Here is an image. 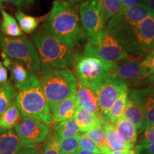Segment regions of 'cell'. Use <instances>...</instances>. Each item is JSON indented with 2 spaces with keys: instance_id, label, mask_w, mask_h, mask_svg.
Returning a JSON list of instances; mask_svg holds the SVG:
<instances>
[{
  "instance_id": "cell-16",
  "label": "cell",
  "mask_w": 154,
  "mask_h": 154,
  "mask_svg": "<svg viewBox=\"0 0 154 154\" xmlns=\"http://www.w3.org/2000/svg\"><path fill=\"white\" fill-rule=\"evenodd\" d=\"M2 57L4 60L3 65L9 69L11 79L14 82L15 87L18 89L29 80L33 74L31 73L22 63L11 60L4 52L2 54Z\"/></svg>"
},
{
  "instance_id": "cell-29",
  "label": "cell",
  "mask_w": 154,
  "mask_h": 154,
  "mask_svg": "<svg viewBox=\"0 0 154 154\" xmlns=\"http://www.w3.org/2000/svg\"><path fill=\"white\" fill-rule=\"evenodd\" d=\"M105 22H108L122 9L121 0H99Z\"/></svg>"
},
{
  "instance_id": "cell-2",
  "label": "cell",
  "mask_w": 154,
  "mask_h": 154,
  "mask_svg": "<svg viewBox=\"0 0 154 154\" xmlns=\"http://www.w3.org/2000/svg\"><path fill=\"white\" fill-rule=\"evenodd\" d=\"M105 29L129 56L142 57L154 48V17L151 14L140 22L107 23Z\"/></svg>"
},
{
  "instance_id": "cell-7",
  "label": "cell",
  "mask_w": 154,
  "mask_h": 154,
  "mask_svg": "<svg viewBox=\"0 0 154 154\" xmlns=\"http://www.w3.org/2000/svg\"><path fill=\"white\" fill-rule=\"evenodd\" d=\"M112 63L104 62L97 58L82 55L74 68L78 82L96 94L98 86L110 73Z\"/></svg>"
},
{
  "instance_id": "cell-31",
  "label": "cell",
  "mask_w": 154,
  "mask_h": 154,
  "mask_svg": "<svg viewBox=\"0 0 154 154\" xmlns=\"http://www.w3.org/2000/svg\"><path fill=\"white\" fill-rule=\"evenodd\" d=\"M141 64L146 78L154 75V48L143 58Z\"/></svg>"
},
{
  "instance_id": "cell-40",
  "label": "cell",
  "mask_w": 154,
  "mask_h": 154,
  "mask_svg": "<svg viewBox=\"0 0 154 154\" xmlns=\"http://www.w3.org/2000/svg\"><path fill=\"white\" fill-rule=\"evenodd\" d=\"M143 5L147 7L152 16L154 17V0H143Z\"/></svg>"
},
{
  "instance_id": "cell-44",
  "label": "cell",
  "mask_w": 154,
  "mask_h": 154,
  "mask_svg": "<svg viewBox=\"0 0 154 154\" xmlns=\"http://www.w3.org/2000/svg\"><path fill=\"white\" fill-rule=\"evenodd\" d=\"M72 1H74V2H79V1H81V0H72Z\"/></svg>"
},
{
  "instance_id": "cell-18",
  "label": "cell",
  "mask_w": 154,
  "mask_h": 154,
  "mask_svg": "<svg viewBox=\"0 0 154 154\" xmlns=\"http://www.w3.org/2000/svg\"><path fill=\"white\" fill-rule=\"evenodd\" d=\"M78 108L79 104L76 94H74L58 105L54 112L51 114V121H53L54 123L58 124L74 119Z\"/></svg>"
},
{
  "instance_id": "cell-9",
  "label": "cell",
  "mask_w": 154,
  "mask_h": 154,
  "mask_svg": "<svg viewBox=\"0 0 154 154\" xmlns=\"http://www.w3.org/2000/svg\"><path fill=\"white\" fill-rule=\"evenodd\" d=\"M80 24L88 43H93L104 30L105 20L99 0H87L79 7Z\"/></svg>"
},
{
  "instance_id": "cell-39",
  "label": "cell",
  "mask_w": 154,
  "mask_h": 154,
  "mask_svg": "<svg viewBox=\"0 0 154 154\" xmlns=\"http://www.w3.org/2000/svg\"><path fill=\"white\" fill-rule=\"evenodd\" d=\"M16 154H40V152L34 146H32V147L24 148Z\"/></svg>"
},
{
  "instance_id": "cell-4",
  "label": "cell",
  "mask_w": 154,
  "mask_h": 154,
  "mask_svg": "<svg viewBox=\"0 0 154 154\" xmlns=\"http://www.w3.org/2000/svg\"><path fill=\"white\" fill-rule=\"evenodd\" d=\"M15 103L24 117L36 119L49 126L51 124V111L39 81L34 74L24 85L18 88Z\"/></svg>"
},
{
  "instance_id": "cell-26",
  "label": "cell",
  "mask_w": 154,
  "mask_h": 154,
  "mask_svg": "<svg viewBox=\"0 0 154 154\" xmlns=\"http://www.w3.org/2000/svg\"><path fill=\"white\" fill-rule=\"evenodd\" d=\"M21 30L26 34H32L37 28L38 24L44 17H34L25 14L22 11H17L15 14Z\"/></svg>"
},
{
  "instance_id": "cell-24",
  "label": "cell",
  "mask_w": 154,
  "mask_h": 154,
  "mask_svg": "<svg viewBox=\"0 0 154 154\" xmlns=\"http://www.w3.org/2000/svg\"><path fill=\"white\" fill-rule=\"evenodd\" d=\"M21 116L22 114L14 101L0 116V128L13 129L20 121Z\"/></svg>"
},
{
  "instance_id": "cell-6",
  "label": "cell",
  "mask_w": 154,
  "mask_h": 154,
  "mask_svg": "<svg viewBox=\"0 0 154 154\" xmlns=\"http://www.w3.org/2000/svg\"><path fill=\"white\" fill-rule=\"evenodd\" d=\"M0 46L3 52L13 61L22 63L31 73L40 75L41 63L36 47L25 36H0Z\"/></svg>"
},
{
  "instance_id": "cell-27",
  "label": "cell",
  "mask_w": 154,
  "mask_h": 154,
  "mask_svg": "<svg viewBox=\"0 0 154 154\" xmlns=\"http://www.w3.org/2000/svg\"><path fill=\"white\" fill-rule=\"evenodd\" d=\"M54 130L59 138L73 137L79 135L80 132L74 119L58 123L54 127Z\"/></svg>"
},
{
  "instance_id": "cell-17",
  "label": "cell",
  "mask_w": 154,
  "mask_h": 154,
  "mask_svg": "<svg viewBox=\"0 0 154 154\" xmlns=\"http://www.w3.org/2000/svg\"><path fill=\"white\" fill-rule=\"evenodd\" d=\"M123 116L134 124L137 130L138 134H141L146 127L143 111L139 104L129 94L128 95Z\"/></svg>"
},
{
  "instance_id": "cell-21",
  "label": "cell",
  "mask_w": 154,
  "mask_h": 154,
  "mask_svg": "<svg viewBox=\"0 0 154 154\" xmlns=\"http://www.w3.org/2000/svg\"><path fill=\"white\" fill-rule=\"evenodd\" d=\"M114 126L119 136L123 141L135 146L137 142L138 132L131 121L122 116Z\"/></svg>"
},
{
  "instance_id": "cell-11",
  "label": "cell",
  "mask_w": 154,
  "mask_h": 154,
  "mask_svg": "<svg viewBox=\"0 0 154 154\" xmlns=\"http://www.w3.org/2000/svg\"><path fill=\"white\" fill-rule=\"evenodd\" d=\"M128 86L126 83L115 78L110 73L102 81L96 92L101 116L106 118L111 106L121 91L128 88Z\"/></svg>"
},
{
  "instance_id": "cell-42",
  "label": "cell",
  "mask_w": 154,
  "mask_h": 154,
  "mask_svg": "<svg viewBox=\"0 0 154 154\" xmlns=\"http://www.w3.org/2000/svg\"><path fill=\"white\" fill-rule=\"evenodd\" d=\"M75 154H97L94 152L89 151V150L86 149H79L77 150L76 153Z\"/></svg>"
},
{
  "instance_id": "cell-14",
  "label": "cell",
  "mask_w": 154,
  "mask_h": 154,
  "mask_svg": "<svg viewBox=\"0 0 154 154\" xmlns=\"http://www.w3.org/2000/svg\"><path fill=\"white\" fill-rule=\"evenodd\" d=\"M76 96L79 106L101 119L97 96L92 90L78 82Z\"/></svg>"
},
{
  "instance_id": "cell-15",
  "label": "cell",
  "mask_w": 154,
  "mask_h": 154,
  "mask_svg": "<svg viewBox=\"0 0 154 154\" xmlns=\"http://www.w3.org/2000/svg\"><path fill=\"white\" fill-rule=\"evenodd\" d=\"M34 146L25 145L13 129L0 128V154H16L24 148Z\"/></svg>"
},
{
  "instance_id": "cell-12",
  "label": "cell",
  "mask_w": 154,
  "mask_h": 154,
  "mask_svg": "<svg viewBox=\"0 0 154 154\" xmlns=\"http://www.w3.org/2000/svg\"><path fill=\"white\" fill-rule=\"evenodd\" d=\"M14 131L23 143L34 146L46 140L50 134L49 126L41 121L27 117L21 119L14 127Z\"/></svg>"
},
{
  "instance_id": "cell-34",
  "label": "cell",
  "mask_w": 154,
  "mask_h": 154,
  "mask_svg": "<svg viewBox=\"0 0 154 154\" xmlns=\"http://www.w3.org/2000/svg\"><path fill=\"white\" fill-rule=\"evenodd\" d=\"M40 154H60L59 149V137L57 135L48 142Z\"/></svg>"
},
{
  "instance_id": "cell-23",
  "label": "cell",
  "mask_w": 154,
  "mask_h": 154,
  "mask_svg": "<svg viewBox=\"0 0 154 154\" xmlns=\"http://www.w3.org/2000/svg\"><path fill=\"white\" fill-rule=\"evenodd\" d=\"M1 13L2 16V21L0 25L2 33L9 37L15 38L22 36L23 32L17 24L16 19L4 9H1Z\"/></svg>"
},
{
  "instance_id": "cell-19",
  "label": "cell",
  "mask_w": 154,
  "mask_h": 154,
  "mask_svg": "<svg viewBox=\"0 0 154 154\" xmlns=\"http://www.w3.org/2000/svg\"><path fill=\"white\" fill-rule=\"evenodd\" d=\"M101 126L104 129L106 135L107 145L109 150L112 151H118V150L133 149L134 146L131 145L123 141L121 139L116 131L114 125L111 124L106 118L101 116Z\"/></svg>"
},
{
  "instance_id": "cell-45",
  "label": "cell",
  "mask_w": 154,
  "mask_h": 154,
  "mask_svg": "<svg viewBox=\"0 0 154 154\" xmlns=\"http://www.w3.org/2000/svg\"><path fill=\"white\" fill-rule=\"evenodd\" d=\"M103 154H111L110 152H108V153H103Z\"/></svg>"
},
{
  "instance_id": "cell-20",
  "label": "cell",
  "mask_w": 154,
  "mask_h": 154,
  "mask_svg": "<svg viewBox=\"0 0 154 154\" xmlns=\"http://www.w3.org/2000/svg\"><path fill=\"white\" fill-rule=\"evenodd\" d=\"M74 119L80 132L86 133L92 128L101 126V119L79 106L75 113Z\"/></svg>"
},
{
  "instance_id": "cell-25",
  "label": "cell",
  "mask_w": 154,
  "mask_h": 154,
  "mask_svg": "<svg viewBox=\"0 0 154 154\" xmlns=\"http://www.w3.org/2000/svg\"><path fill=\"white\" fill-rule=\"evenodd\" d=\"M16 96V90L11 82L0 84V116L14 103Z\"/></svg>"
},
{
  "instance_id": "cell-41",
  "label": "cell",
  "mask_w": 154,
  "mask_h": 154,
  "mask_svg": "<svg viewBox=\"0 0 154 154\" xmlns=\"http://www.w3.org/2000/svg\"><path fill=\"white\" fill-rule=\"evenodd\" d=\"M135 149H126V150H118V151H110L111 154H135Z\"/></svg>"
},
{
  "instance_id": "cell-5",
  "label": "cell",
  "mask_w": 154,
  "mask_h": 154,
  "mask_svg": "<svg viewBox=\"0 0 154 154\" xmlns=\"http://www.w3.org/2000/svg\"><path fill=\"white\" fill-rule=\"evenodd\" d=\"M38 81L51 114L61 102L76 92V77L69 69L50 71L41 74Z\"/></svg>"
},
{
  "instance_id": "cell-30",
  "label": "cell",
  "mask_w": 154,
  "mask_h": 154,
  "mask_svg": "<svg viewBox=\"0 0 154 154\" xmlns=\"http://www.w3.org/2000/svg\"><path fill=\"white\" fill-rule=\"evenodd\" d=\"M80 135V134H79ZM79 135L66 138H59V149L60 154H75L79 146Z\"/></svg>"
},
{
  "instance_id": "cell-37",
  "label": "cell",
  "mask_w": 154,
  "mask_h": 154,
  "mask_svg": "<svg viewBox=\"0 0 154 154\" xmlns=\"http://www.w3.org/2000/svg\"><path fill=\"white\" fill-rule=\"evenodd\" d=\"M122 8L143 5V0H121Z\"/></svg>"
},
{
  "instance_id": "cell-22",
  "label": "cell",
  "mask_w": 154,
  "mask_h": 154,
  "mask_svg": "<svg viewBox=\"0 0 154 154\" xmlns=\"http://www.w3.org/2000/svg\"><path fill=\"white\" fill-rule=\"evenodd\" d=\"M128 88H126L121 91L119 97L113 103L108 112L106 119L113 125H115L120 120L124 114L125 106H126L127 99H128Z\"/></svg>"
},
{
  "instance_id": "cell-33",
  "label": "cell",
  "mask_w": 154,
  "mask_h": 154,
  "mask_svg": "<svg viewBox=\"0 0 154 154\" xmlns=\"http://www.w3.org/2000/svg\"><path fill=\"white\" fill-rule=\"evenodd\" d=\"M141 134L140 140H138V144L143 145L154 143V125L146 126Z\"/></svg>"
},
{
  "instance_id": "cell-10",
  "label": "cell",
  "mask_w": 154,
  "mask_h": 154,
  "mask_svg": "<svg viewBox=\"0 0 154 154\" xmlns=\"http://www.w3.org/2000/svg\"><path fill=\"white\" fill-rule=\"evenodd\" d=\"M141 57L128 55L125 59L113 63L110 74L126 83L128 86L136 85L145 79Z\"/></svg>"
},
{
  "instance_id": "cell-35",
  "label": "cell",
  "mask_w": 154,
  "mask_h": 154,
  "mask_svg": "<svg viewBox=\"0 0 154 154\" xmlns=\"http://www.w3.org/2000/svg\"><path fill=\"white\" fill-rule=\"evenodd\" d=\"M2 2L10 4L19 9H26L33 3L34 0H0Z\"/></svg>"
},
{
  "instance_id": "cell-8",
  "label": "cell",
  "mask_w": 154,
  "mask_h": 154,
  "mask_svg": "<svg viewBox=\"0 0 154 154\" xmlns=\"http://www.w3.org/2000/svg\"><path fill=\"white\" fill-rule=\"evenodd\" d=\"M84 56L97 58L109 63L122 60L128 54L109 31L104 30L93 43H87L84 48Z\"/></svg>"
},
{
  "instance_id": "cell-38",
  "label": "cell",
  "mask_w": 154,
  "mask_h": 154,
  "mask_svg": "<svg viewBox=\"0 0 154 154\" xmlns=\"http://www.w3.org/2000/svg\"><path fill=\"white\" fill-rule=\"evenodd\" d=\"M8 72L3 63L0 61V84H4L8 81Z\"/></svg>"
},
{
  "instance_id": "cell-46",
  "label": "cell",
  "mask_w": 154,
  "mask_h": 154,
  "mask_svg": "<svg viewBox=\"0 0 154 154\" xmlns=\"http://www.w3.org/2000/svg\"><path fill=\"white\" fill-rule=\"evenodd\" d=\"M135 154H138L137 153H136H136H135Z\"/></svg>"
},
{
  "instance_id": "cell-43",
  "label": "cell",
  "mask_w": 154,
  "mask_h": 154,
  "mask_svg": "<svg viewBox=\"0 0 154 154\" xmlns=\"http://www.w3.org/2000/svg\"><path fill=\"white\" fill-rule=\"evenodd\" d=\"M148 82L149 83L151 87L154 88V75H151V76L148 77Z\"/></svg>"
},
{
  "instance_id": "cell-28",
  "label": "cell",
  "mask_w": 154,
  "mask_h": 154,
  "mask_svg": "<svg viewBox=\"0 0 154 154\" xmlns=\"http://www.w3.org/2000/svg\"><path fill=\"white\" fill-rule=\"evenodd\" d=\"M84 134L96 144V146L99 147L100 151H101V154L111 151L107 145L106 132L101 126L92 128Z\"/></svg>"
},
{
  "instance_id": "cell-1",
  "label": "cell",
  "mask_w": 154,
  "mask_h": 154,
  "mask_svg": "<svg viewBox=\"0 0 154 154\" xmlns=\"http://www.w3.org/2000/svg\"><path fill=\"white\" fill-rule=\"evenodd\" d=\"M44 26L51 35L72 49L82 45L85 38L80 24L78 7L71 2L54 1Z\"/></svg>"
},
{
  "instance_id": "cell-32",
  "label": "cell",
  "mask_w": 154,
  "mask_h": 154,
  "mask_svg": "<svg viewBox=\"0 0 154 154\" xmlns=\"http://www.w3.org/2000/svg\"><path fill=\"white\" fill-rule=\"evenodd\" d=\"M79 149L89 150V151H93L97 154H101V151H100L99 147L85 134L79 135Z\"/></svg>"
},
{
  "instance_id": "cell-3",
  "label": "cell",
  "mask_w": 154,
  "mask_h": 154,
  "mask_svg": "<svg viewBox=\"0 0 154 154\" xmlns=\"http://www.w3.org/2000/svg\"><path fill=\"white\" fill-rule=\"evenodd\" d=\"M41 63L40 75L53 70L74 67L82 54L76 49L67 47L54 37L45 29H40L32 35Z\"/></svg>"
},
{
  "instance_id": "cell-13",
  "label": "cell",
  "mask_w": 154,
  "mask_h": 154,
  "mask_svg": "<svg viewBox=\"0 0 154 154\" xmlns=\"http://www.w3.org/2000/svg\"><path fill=\"white\" fill-rule=\"evenodd\" d=\"M128 94L141 107L145 116L146 126L154 125V88H131Z\"/></svg>"
},
{
  "instance_id": "cell-47",
  "label": "cell",
  "mask_w": 154,
  "mask_h": 154,
  "mask_svg": "<svg viewBox=\"0 0 154 154\" xmlns=\"http://www.w3.org/2000/svg\"><path fill=\"white\" fill-rule=\"evenodd\" d=\"M0 7H1V3H0Z\"/></svg>"
},
{
  "instance_id": "cell-36",
  "label": "cell",
  "mask_w": 154,
  "mask_h": 154,
  "mask_svg": "<svg viewBox=\"0 0 154 154\" xmlns=\"http://www.w3.org/2000/svg\"><path fill=\"white\" fill-rule=\"evenodd\" d=\"M135 151L138 154H154V143L138 144L136 146Z\"/></svg>"
}]
</instances>
